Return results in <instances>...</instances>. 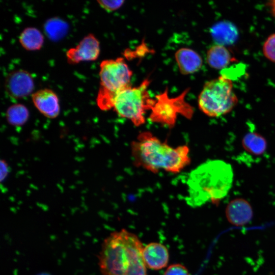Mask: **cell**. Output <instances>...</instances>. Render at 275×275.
Masks as SVG:
<instances>
[{
  "label": "cell",
  "instance_id": "1",
  "mask_svg": "<svg viewBox=\"0 0 275 275\" xmlns=\"http://www.w3.org/2000/svg\"><path fill=\"white\" fill-rule=\"evenodd\" d=\"M144 246L134 234L125 229L111 233L98 255L102 275H147L143 259Z\"/></svg>",
  "mask_w": 275,
  "mask_h": 275
},
{
  "label": "cell",
  "instance_id": "2",
  "mask_svg": "<svg viewBox=\"0 0 275 275\" xmlns=\"http://www.w3.org/2000/svg\"><path fill=\"white\" fill-rule=\"evenodd\" d=\"M130 150L134 165L154 174L160 170L178 173L191 161L187 145L173 148L149 131L138 134L131 142Z\"/></svg>",
  "mask_w": 275,
  "mask_h": 275
},
{
  "label": "cell",
  "instance_id": "3",
  "mask_svg": "<svg viewBox=\"0 0 275 275\" xmlns=\"http://www.w3.org/2000/svg\"><path fill=\"white\" fill-rule=\"evenodd\" d=\"M233 178L232 167L226 161L214 159L203 162L189 174L187 203L193 207L208 201L217 203L228 194Z\"/></svg>",
  "mask_w": 275,
  "mask_h": 275
},
{
  "label": "cell",
  "instance_id": "4",
  "mask_svg": "<svg viewBox=\"0 0 275 275\" xmlns=\"http://www.w3.org/2000/svg\"><path fill=\"white\" fill-rule=\"evenodd\" d=\"M132 72L122 58L102 61L100 64V87L96 99L103 111L113 108L114 97L120 91L130 87Z\"/></svg>",
  "mask_w": 275,
  "mask_h": 275
},
{
  "label": "cell",
  "instance_id": "5",
  "mask_svg": "<svg viewBox=\"0 0 275 275\" xmlns=\"http://www.w3.org/2000/svg\"><path fill=\"white\" fill-rule=\"evenodd\" d=\"M238 103L232 80L224 75L207 81L198 97L201 111L210 117L230 112Z\"/></svg>",
  "mask_w": 275,
  "mask_h": 275
},
{
  "label": "cell",
  "instance_id": "6",
  "mask_svg": "<svg viewBox=\"0 0 275 275\" xmlns=\"http://www.w3.org/2000/svg\"><path fill=\"white\" fill-rule=\"evenodd\" d=\"M149 84L146 79L138 87H129L117 94L113 100V108L117 114L136 127L145 124L146 112L151 109L155 102L148 93Z\"/></svg>",
  "mask_w": 275,
  "mask_h": 275
},
{
  "label": "cell",
  "instance_id": "7",
  "mask_svg": "<svg viewBox=\"0 0 275 275\" xmlns=\"http://www.w3.org/2000/svg\"><path fill=\"white\" fill-rule=\"evenodd\" d=\"M186 90L179 96L170 98L168 91L156 96L155 102L151 109L149 120L172 128L175 125L178 115L190 119L194 115L193 107L185 100Z\"/></svg>",
  "mask_w": 275,
  "mask_h": 275
},
{
  "label": "cell",
  "instance_id": "8",
  "mask_svg": "<svg viewBox=\"0 0 275 275\" xmlns=\"http://www.w3.org/2000/svg\"><path fill=\"white\" fill-rule=\"evenodd\" d=\"M100 53V44L92 34L85 36L74 47L69 49L66 53L70 64H77L81 61L96 60Z\"/></svg>",
  "mask_w": 275,
  "mask_h": 275
},
{
  "label": "cell",
  "instance_id": "9",
  "mask_svg": "<svg viewBox=\"0 0 275 275\" xmlns=\"http://www.w3.org/2000/svg\"><path fill=\"white\" fill-rule=\"evenodd\" d=\"M6 89L14 98H21L32 93L34 88L32 76L28 71L18 70L10 73L6 79Z\"/></svg>",
  "mask_w": 275,
  "mask_h": 275
},
{
  "label": "cell",
  "instance_id": "10",
  "mask_svg": "<svg viewBox=\"0 0 275 275\" xmlns=\"http://www.w3.org/2000/svg\"><path fill=\"white\" fill-rule=\"evenodd\" d=\"M33 102L37 109L47 118L53 119L60 114L58 96L49 89H40L32 94Z\"/></svg>",
  "mask_w": 275,
  "mask_h": 275
},
{
  "label": "cell",
  "instance_id": "11",
  "mask_svg": "<svg viewBox=\"0 0 275 275\" xmlns=\"http://www.w3.org/2000/svg\"><path fill=\"white\" fill-rule=\"evenodd\" d=\"M226 216L231 224L242 226L252 220L253 211L248 201L242 198H237L231 200L227 205Z\"/></svg>",
  "mask_w": 275,
  "mask_h": 275
},
{
  "label": "cell",
  "instance_id": "12",
  "mask_svg": "<svg viewBox=\"0 0 275 275\" xmlns=\"http://www.w3.org/2000/svg\"><path fill=\"white\" fill-rule=\"evenodd\" d=\"M143 259L147 267L159 270L165 267L169 262L168 249L158 242H151L144 247Z\"/></svg>",
  "mask_w": 275,
  "mask_h": 275
},
{
  "label": "cell",
  "instance_id": "13",
  "mask_svg": "<svg viewBox=\"0 0 275 275\" xmlns=\"http://www.w3.org/2000/svg\"><path fill=\"white\" fill-rule=\"evenodd\" d=\"M175 59L180 72L189 74L197 72L202 65L201 56L195 50L182 48L175 53Z\"/></svg>",
  "mask_w": 275,
  "mask_h": 275
},
{
  "label": "cell",
  "instance_id": "14",
  "mask_svg": "<svg viewBox=\"0 0 275 275\" xmlns=\"http://www.w3.org/2000/svg\"><path fill=\"white\" fill-rule=\"evenodd\" d=\"M212 37L217 44L230 45L238 37V31L235 26L227 21H219L210 29Z\"/></svg>",
  "mask_w": 275,
  "mask_h": 275
},
{
  "label": "cell",
  "instance_id": "15",
  "mask_svg": "<svg viewBox=\"0 0 275 275\" xmlns=\"http://www.w3.org/2000/svg\"><path fill=\"white\" fill-rule=\"evenodd\" d=\"M206 60L211 67L220 70L227 67L233 61V58L225 46L216 44L208 50Z\"/></svg>",
  "mask_w": 275,
  "mask_h": 275
},
{
  "label": "cell",
  "instance_id": "16",
  "mask_svg": "<svg viewBox=\"0 0 275 275\" xmlns=\"http://www.w3.org/2000/svg\"><path fill=\"white\" fill-rule=\"evenodd\" d=\"M242 145L245 151L256 156L263 154L267 147L265 139L255 131L248 132L244 135Z\"/></svg>",
  "mask_w": 275,
  "mask_h": 275
},
{
  "label": "cell",
  "instance_id": "17",
  "mask_svg": "<svg viewBox=\"0 0 275 275\" xmlns=\"http://www.w3.org/2000/svg\"><path fill=\"white\" fill-rule=\"evenodd\" d=\"M22 46L28 50L40 49L44 42V37L40 31L34 27L25 28L19 36Z\"/></svg>",
  "mask_w": 275,
  "mask_h": 275
},
{
  "label": "cell",
  "instance_id": "18",
  "mask_svg": "<svg viewBox=\"0 0 275 275\" xmlns=\"http://www.w3.org/2000/svg\"><path fill=\"white\" fill-rule=\"evenodd\" d=\"M46 35L51 40L58 41L67 33L68 23L62 19L54 17L47 20L44 25Z\"/></svg>",
  "mask_w": 275,
  "mask_h": 275
},
{
  "label": "cell",
  "instance_id": "19",
  "mask_svg": "<svg viewBox=\"0 0 275 275\" xmlns=\"http://www.w3.org/2000/svg\"><path fill=\"white\" fill-rule=\"evenodd\" d=\"M29 112L25 106L17 103L11 105L6 112V118L11 125L19 126L28 120Z\"/></svg>",
  "mask_w": 275,
  "mask_h": 275
},
{
  "label": "cell",
  "instance_id": "20",
  "mask_svg": "<svg viewBox=\"0 0 275 275\" xmlns=\"http://www.w3.org/2000/svg\"><path fill=\"white\" fill-rule=\"evenodd\" d=\"M262 50L266 58L275 63V33L270 35L266 39Z\"/></svg>",
  "mask_w": 275,
  "mask_h": 275
},
{
  "label": "cell",
  "instance_id": "21",
  "mask_svg": "<svg viewBox=\"0 0 275 275\" xmlns=\"http://www.w3.org/2000/svg\"><path fill=\"white\" fill-rule=\"evenodd\" d=\"M163 275H189L188 270L180 264H174L169 266Z\"/></svg>",
  "mask_w": 275,
  "mask_h": 275
},
{
  "label": "cell",
  "instance_id": "22",
  "mask_svg": "<svg viewBox=\"0 0 275 275\" xmlns=\"http://www.w3.org/2000/svg\"><path fill=\"white\" fill-rule=\"evenodd\" d=\"M99 5L104 9L113 11L120 8L124 1H98Z\"/></svg>",
  "mask_w": 275,
  "mask_h": 275
},
{
  "label": "cell",
  "instance_id": "23",
  "mask_svg": "<svg viewBox=\"0 0 275 275\" xmlns=\"http://www.w3.org/2000/svg\"><path fill=\"white\" fill-rule=\"evenodd\" d=\"M9 167L5 160H1V181L4 180L7 176L9 173Z\"/></svg>",
  "mask_w": 275,
  "mask_h": 275
},
{
  "label": "cell",
  "instance_id": "24",
  "mask_svg": "<svg viewBox=\"0 0 275 275\" xmlns=\"http://www.w3.org/2000/svg\"><path fill=\"white\" fill-rule=\"evenodd\" d=\"M269 5L270 7L273 15L275 17V0L270 1Z\"/></svg>",
  "mask_w": 275,
  "mask_h": 275
}]
</instances>
